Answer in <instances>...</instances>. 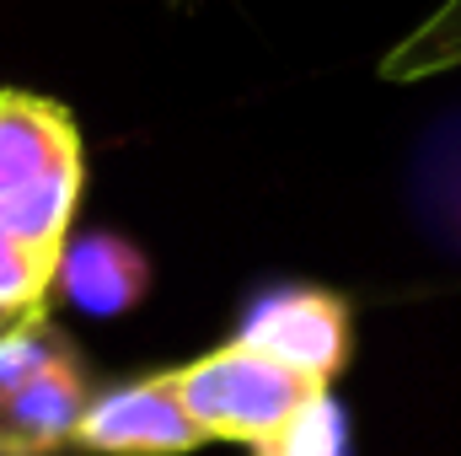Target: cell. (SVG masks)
Segmentation results:
<instances>
[{"label": "cell", "mask_w": 461, "mask_h": 456, "mask_svg": "<svg viewBox=\"0 0 461 456\" xmlns=\"http://www.w3.org/2000/svg\"><path fill=\"white\" fill-rule=\"evenodd\" d=\"M86 188L81 129L65 103L0 87V226L43 247H70Z\"/></svg>", "instance_id": "6da1fadb"}, {"label": "cell", "mask_w": 461, "mask_h": 456, "mask_svg": "<svg viewBox=\"0 0 461 456\" xmlns=\"http://www.w3.org/2000/svg\"><path fill=\"white\" fill-rule=\"evenodd\" d=\"M167 381L204 441L247 446L252 456H268L322 392H333L241 339L221 343L188 365H172Z\"/></svg>", "instance_id": "7a4b0ae2"}, {"label": "cell", "mask_w": 461, "mask_h": 456, "mask_svg": "<svg viewBox=\"0 0 461 456\" xmlns=\"http://www.w3.org/2000/svg\"><path fill=\"white\" fill-rule=\"evenodd\" d=\"M241 343L274 354L279 365L301 370L317 387H333L354 354V312L339 290L322 285H279L263 290L247 317H241Z\"/></svg>", "instance_id": "3957f363"}, {"label": "cell", "mask_w": 461, "mask_h": 456, "mask_svg": "<svg viewBox=\"0 0 461 456\" xmlns=\"http://www.w3.org/2000/svg\"><path fill=\"white\" fill-rule=\"evenodd\" d=\"M199 446L204 435L183 414L167 370L97 392L70 435V451L81 456H188Z\"/></svg>", "instance_id": "277c9868"}, {"label": "cell", "mask_w": 461, "mask_h": 456, "mask_svg": "<svg viewBox=\"0 0 461 456\" xmlns=\"http://www.w3.org/2000/svg\"><path fill=\"white\" fill-rule=\"evenodd\" d=\"M92 408L86 376L76 349L59 339V349L43 360V370L32 381H22L5 403H0V446L22 456H59L70 451V435L81 424V414Z\"/></svg>", "instance_id": "5b68a950"}, {"label": "cell", "mask_w": 461, "mask_h": 456, "mask_svg": "<svg viewBox=\"0 0 461 456\" xmlns=\"http://www.w3.org/2000/svg\"><path fill=\"white\" fill-rule=\"evenodd\" d=\"M59 290L70 296V306H81L92 317H118L145 301L150 263L129 236H113V231L70 236L65 263H59Z\"/></svg>", "instance_id": "8992f818"}, {"label": "cell", "mask_w": 461, "mask_h": 456, "mask_svg": "<svg viewBox=\"0 0 461 456\" xmlns=\"http://www.w3.org/2000/svg\"><path fill=\"white\" fill-rule=\"evenodd\" d=\"M59 247L27 242L22 231L0 226V317L22 323V317H43L49 290L59 285Z\"/></svg>", "instance_id": "52a82bcc"}, {"label": "cell", "mask_w": 461, "mask_h": 456, "mask_svg": "<svg viewBox=\"0 0 461 456\" xmlns=\"http://www.w3.org/2000/svg\"><path fill=\"white\" fill-rule=\"evenodd\" d=\"M268 456H348V419H344V403L333 392H322L295 424L290 435L274 446Z\"/></svg>", "instance_id": "ba28073f"}, {"label": "cell", "mask_w": 461, "mask_h": 456, "mask_svg": "<svg viewBox=\"0 0 461 456\" xmlns=\"http://www.w3.org/2000/svg\"><path fill=\"white\" fill-rule=\"evenodd\" d=\"M22 323H27V317H22ZM11 328H16V323H11V317H0V339H5V333H11Z\"/></svg>", "instance_id": "9c48e42d"}, {"label": "cell", "mask_w": 461, "mask_h": 456, "mask_svg": "<svg viewBox=\"0 0 461 456\" xmlns=\"http://www.w3.org/2000/svg\"><path fill=\"white\" fill-rule=\"evenodd\" d=\"M0 456H22V451H5V446H0Z\"/></svg>", "instance_id": "30bf717a"}]
</instances>
